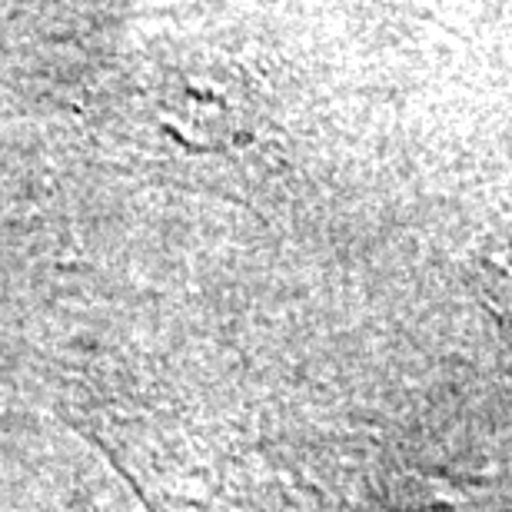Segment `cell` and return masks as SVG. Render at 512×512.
I'll list each match as a JSON object with an SVG mask.
<instances>
[{"label":"cell","instance_id":"1","mask_svg":"<svg viewBox=\"0 0 512 512\" xmlns=\"http://www.w3.org/2000/svg\"><path fill=\"white\" fill-rule=\"evenodd\" d=\"M469 276H473L469 283H473L476 296L512 343V210H503L493 230L479 240Z\"/></svg>","mask_w":512,"mask_h":512}]
</instances>
